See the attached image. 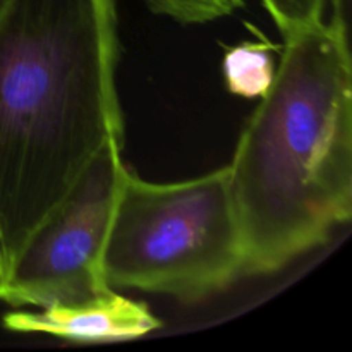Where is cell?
I'll use <instances>...</instances> for the list:
<instances>
[{
  "instance_id": "obj_2",
  "label": "cell",
  "mask_w": 352,
  "mask_h": 352,
  "mask_svg": "<svg viewBox=\"0 0 352 352\" xmlns=\"http://www.w3.org/2000/svg\"><path fill=\"white\" fill-rule=\"evenodd\" d=\"M227 170L243 275L275 274L349 222L352 65L340 9L284 38Z\"/></svg>"
},
{
  "instance_id": "obj_6",
  "label": "cell",
  "mask_w": 352,
  "mask_h": 352,
  "mask_svg": "<svg viewBox=\"0 0 352 352\" xmlns=\"http://www.w3.org/2000/svg\"><path fill=\"white\" fill-rule=\"evenodd\" d=\"M274 47L268 41H243L226 52L222 71L232 95L261 98L268 91L277 71Z\"/></svg>"
},
{
  "instance_id": "obj_7",
  "label": "cell",
  "mask_w": 352,
  "mask_h": 352,
  "mask_svg": "<svg viewBox=\"0 0 352 352\" xmlns=\"http://www.w3.org/2000/svg\"><path fill=\"white\" fill-rule=\"evenodd\" d=\"M151 12L181 24H205L237 9L232 0H144Z\"/></svg>"
},
{
  "instance_id": "obj_4",
  "label": "cell",
  "mask_w": 352,
  "mask_h": 352,
  "mask_svg": "<svg viewBox=\"0 0 352 352\" xmlns=\"http://www.w3.org/2000/svg\"><path fill=\"white\" fill-rule=\"evenodd\" d=\"M120 151V143L103 146L30 234L3 275L0 301L12 308H47L112 289L103 278L102 258L129 170Z\"/></svg>"
},
{
  "instance_id": "obj_3",
  "label": "cell",
  "mask_w": 352,
  "mask_h": 352,
  "mask_svg": "<svg viewBox=\"0 0 352 352\" xmlns=\"http://www.w3.org/2000/svg\"><path fill=\"white\" fill-rule=\"evenodd\" d=\"M112 289L196 302L243 275V246L227 167L179 182L127 170L102 258Z\"/></svg>"
},
{
  "instance_id": "obj_10",
  "label": "cell",
  "mask_w": 352,
  "mask_h": 352,
  "mask_svg": "<svg viewBox=\"0 0 352 352\" xmlns=\"http://www.w3.org/2000/svg\"><path fill=\"white\" fill-rule=\"evenodd\" d=\"M340 2H342V0H332V3L336 9H340Z\"/></svg>"
},
{
  "instance_id": "obj_1",
  "label": "cell",
  "mask_w": 352,
  "mask_h": 352,
  "mask_svg": "<svg viewBox=\"0 0 352 352\" xmlns=\"http://www.w3.org/2000/svg\"><path fill=\"white\" fill-rule=\"evenodd\" d=\"M119 55L116 0H0L2 278L93 157L124 144Z\"/></svg>"
},
{
  "instance_id": "obj_5",
  "label": "cell",
  "mask_w": 352,
  "mask_h": 352,
  "mask_svg": "<svg viewBox=\"0 0 352 352\" xmlns=\"http://www.w3.org/2000/svg\"><path fill=\"white\" fill-rule=\"evenodd\" d=\"M38 309L7 313L3 327L10 332L47 333L74 342L140 339L162 327L144 302L124 298L116 289H107L85 301Z\"/></svg>"
},
{
  "instance_id": "obj_8",
  "label": "cell",
  "mask_w": 352,
  "mask_h": 352,
  "mask_svg": "<svg viewBox=\"0 0 352 352\" xmlns=\"http://www.w3.org/2000/svg\"><path fill=\"white\" fill-rule=\"evenodd\" d=\"M284 38L322 23L327 0H261Z\"/></svg>"
},
{
  "instance_id": "obj_11",
  "label": "cell",
  "mask_w": 352,
  "mask_h": 352,
  "mask_svg": "<svg viewBox=\"0 0 352 352\" xmlns=\"http://www.w3.org/2000/svg\"><path fill=\"white\" fill-rule=\"evenodd\" d=\"M0 282H2V268H0Z\"/></svg>"
},
{
  "instance_id": "obj_9",
  "label": "cell",
  "mask_w": 352,
  "mask_h": 352,
  "mask_svg": "<svg viewBox=\"0 0 352 352\" xmlns=\"http://www.w3.org/2000/svg\"><path fill=\"white\" fill-rule=\"evenodd\" d=\"M232 2H234V6L237 7V9H239L241 6H244V0H232Z\"/></svg>"
}]
</instances>
